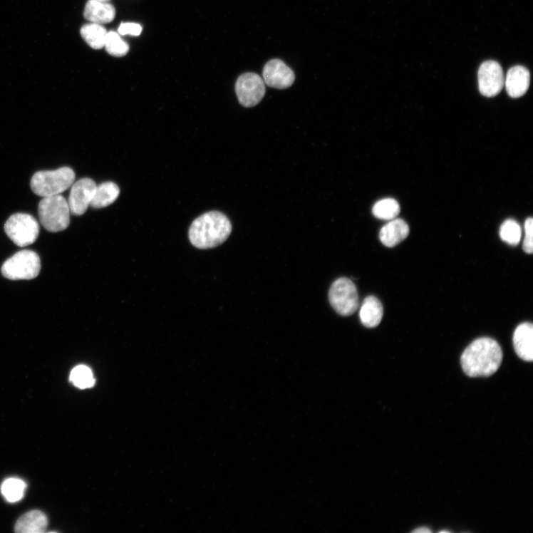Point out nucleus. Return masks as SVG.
I'll list each match as a JSON object with an SVG mask.
<instances>
[{"label": "nucleus", "instance_id": "5", "mask_svg": "<svg viewBox=\"0 0 533 533\" xmlns=\"http://www.w3.org/2000/svg\"><path fill=\"white\" fill-rule=\"evenodd\" d=\"M41 270L40 257L29 250L16 253L2 266L3 275L11 280L33 279L39 275Z\"/></svg>", "mask_w": 533, "mask_h": 533}, {"label": "nucleus", "instance_id": "14", "mask_svg": "<svg viewBox=\"0 0 533 533\" xmlns=\"http://www.w3.org/2000/svg\"><path fill=\"white\" fill-rule=\"evenodd\" d=\"M410 234L408 224L401 219H394L380 231L379 239L388 247H393L404 241Z\"/></svg>", "mask_w": 533, "mask_h": 533}, {"label": "nucleus", "instance_id": "23", "mask_svg": "<svg viewBox=\"0 0 533 533\" xmlns=\"http://www.w3.org/2000/svg\"><path fill=\"white\" fill-rule=\"evenodd\" d=\"M500 234L504 242L517 246L521 241L522 228L517 221L507 219L502 224Z\"/></svg>", "mask_w": 533, "mask_h": 533}, {"label": "nucleus", "instance_id": "22", "mask_svg": "<svg viewBox=\"0 0 533 533\" xmlns=\"http://www.w3.org/2000/svg\"><path fill=\"white\" fill-rule=\"evenodd\" d=\"M70 381L80 389L90 388L95 384L93 373L86 366H78L74 368L71 372Z\"/></svg>", "mask_w": 533, "mask_h": 533}, {"label": "nucleus", "instance_id": "6", "mask_svg": "<svg viewBox=\"0 0 533 533\" xmlns=\"http://www.w3.org/2000/svg\"><path fill=\"white\" fill-rule=\"evenodd\" d=\"M329 301L335 311L342 316L353 315L358 308V294L355 284L348 278L336 279L329 291Z\"/></svg>", "mask_w": 533, "mask_h": 533}, {"label": "nucleus", "instance_id": "2", "mask_svg": "<svg viewBox=\"0 0 533 533\" xmlns=\"http://www.w3.org/2000/svg\"><path fill=\"white\" fill-rule=\"evenodd\" d=\"M232 225L221 212H207L196 219L189 230V239L200 249H213L230 237Z\"/></svg>", "mask_w": 533, "mask_h": 533}, {"label": "nucleus", "instance_id": "27", "mask_svg": "<svg viewBox=\"0 0 533 533\" xmlns=\"http://www.w3.org/2000/svg\"><path fill=\"white\" fill-rule=\"evenodd\" d=\"M413 532H416V533H430V532H431V530L430 529L427 528V527H421V528H418V529H416L413 530Z\"/></svg>", "mask_w": 533, "mask_h": 533}, {"label": "nucleus", "instance_id": "26", "mask_svg": "<svg viewBox=\"0 0 533 533\" xmlns=\"http://www.w3.org/2000/svg\"><path fill=\"white\" fill-rule=\"evenodd\" d=\"M143 28L140 24L133 23L122 24L118 29L120 35H133L139 36L142 33Z\"/></svg>", "mask_w": 533, "mask_h": 533}, {"label": "nucleus", "instance_id": "20", "mask_svg": "<svg viewBox=\"0 0 533 533\" xmlns=\"http://www.w3.org/2000/svg\"><path fill=\"white\" fill-rule=\"evenodd\" d=\"M401 211L398 202L391 198L384 199L377 202L373 207L375 217L383 220L395 219Z\"/></svg>", "mask_w": 533, "mask_h": 533}, {"label": "nucleus", "instance_id": "25", "mask_svg": "<svg viewBox=\"0 0 533 533\" xmlns=\"http://www.w3.org/2000/svg\"><path fill=\"white\" fill-rule=\"evenodd\" d=\"M525 237L523 244V250L526 254H532L533 252V219L528 218L524 223Z\"/></svg>", "mask_w": 533, "mask_h": 533}, {"label": "nucleus", "instance_id": "29", "mask_svg": "<svg viewBox=\"0 0 533 533\" xmlns=\"http://www.w3.org/2000/svg\"><path fill=\"white\" fill-rule=\"evenodd\" d=\"M441 532H449L445 530V531H442Z\"/></svg>", "mask_w": 533, "mask_h": 533}, {"label": "nucleus", "instance_id": "7", "mask_svg": "<svg viewBox=\"0 0 533 533\" xmlns=\"http://www.w3.org/2000/svg\"><path fill=\"white\" fill-rule=\"evenodd\" d=\"M5 231L17 246L26 247L37 239L40 226L31 215L19 213L12 215L8 219L5 224Z\"/></svg>", "mask_w": 533, "mask_h": 533}, {"label": "nucleus", "instance_id": "3", "mask_svg": "<svg viewBox=\"0 0 533 533\" xmlns=\"http://www.w3.org/2000/svg\"><path fill=\"white\" fill-rule=\"evenodd\" d=\"M74 180L73 170L63 167L36 172L31 178V187L36 195L47 197L61 195L73 184Z\"/></svg>", "mask_w": 533, "mask_h": 533}, {"label": "nucleus", "instance_id": "1", "mask_svg": "<svg viewBox=\"0 0 533 533\" xmlns=\"http://www.w3.org/2000/svg\"><path fill=\"white\" fill-rule=\"evenodd\" d=\"M503 360V352L496 340L483 337L475 340L461 357L464 372L470 377H488L497 373Z\"/></svg>", "mask_w": 533, "mask_h": 533}, {"label": "nucleus", "instance_id": "18", "mask_svg": "<svg viewBox=\"0 0 533 533\" xmlns=\"http://www.w3.org/2000/svg\"><path fill=\"white\" fill-rule=\"evenodd\" d=\"M120 194L118 185L107 182L97 186L90 206L93 208H103L115 202Z\"/></svg>", "mask_w": 533, "mask_h": 533}, {"label": "nucleus", "instance_id": "12", "mask_svg": "<svg viewBox=\"0 0 533 533\" xmlns=\"http://www.w3.org/2000/svg\"><path fill=\"white\" fill-rule=\"evenodd\" d=\"M530 83L529 71L524 66L511 68L504 80L507 92L512 98H519L527 93Z\"/></svg>", "mask_w": 533, "mask_h": 533}, {"label": "nucleus", "instance_id": "13", "mask_svg": "<svg viewBox=\"0 0 533 533\" xmlns=\"http://www.w3.org/2000/svg\"><path fill=\"white\" fill-rule=\"evenodd\" d=\"M514 349L518 356L531 363L533 360V326L532 323L521 324L514 332Z\"/></svg>", "mask_w": 533, "mask_h": 533}, {"label": "nucleus", "instance_id": "21", "mask_svg": "<svg viewBox=\"0 0 533 533\" xmlns=\"http://www.w3.org/2000/svg\"><path fill=\"white\" fill-rule=\"evenodd\" d=\"M26 488V484L23 480L11 478L4 482L1 492L9 502L15 503L24 498Z\"/></svg>", "mask_w": 533, "mask_h": 533}, {"label": "nucleus", "instance_id": "24", "mask_svg": "<svg viewBox=\"0 0 533 533\" xmlns=\"http://www.w3.org/2000/svg\"><path fill=\"white\" fill-rule=\"evenodd\" d=\"M106 51L113 56L122 57L129 51V46L121 39L119 33L109 31L106 36L105 43Z\"/></svg>", "mask_w": 533, "mask_h": 533}, {"label": "nucleus", "instance_id": "19", "mask_svg": "<svg viewBox=\"0 0 533 533\" xmlns=\"http://www.w3.org/2000/svg\"><path fill=\"white\" fill-rule=\"evenodd\" d=\"M83 40L92 48L100 50L105 47L107 30L100 24H89L83 26L81 30Z\"/></svg>", "mask_w": 533, "mask_h": 533}, {"label": "nucleus", "instance_id": "9", "mask_svg": "<svg viewBox=\"0 0 533 533\" xmlns=\"http://www.w3.org/2000/svg\"><path fill=\"white\" fill-rule=\"evenodd\" d=\"M478 79L480 90L487 98L496 97L504 86L503 69L499 63L493 61L481 65Z\"/></svg>", "mask_w": 533, "mask_h": 533}, {"label": "nucleus", "instance_id": "15", "mask_svg": "<svg viewBox=\"0 0 533 533\" xmlns=\"http://www.w3.org/2000/svg\"><path fill=\"white\" fill-rule=\"evenodd\" d=\"M115 16V9L111 4L100 0H88L84 10L85 18L92 24H109Z\"/></svg>", "mask_w": 533, "mask_h": 533}, {"label": "nucleus", "instance_id": "16", "mask_svg": "<svg viewBox=\"0 0 533 533\" xmlns=\"http://www.w3.org/2000/svg\"><path fill=\"white\" fill-rule=\"evenodd\" d=\"M383 314L384 309L382 302L376 297L370 296L364 300L360 309L359 317L364 326L373 328L382 321Z\"/></svg>", "mask_w": 533, "mask_h": 533}, {"label": "nucleus", "instance_id": "28", "mask_svg": "<svg viewBox=\"0 0 533 533\" xmlns=\"http://www.w3.org/2000/svg\"><path fill=\"white\" fill-rule=\"evenodd\" d=\"M100 1H103V2H108V1H109V0H100Z\"/></svg>", "mask_w": 533, "mask_h": 533}, {"label": "nucleus", "instance_id": "8", "mask_svg": "<svg viewBox=\"0 0 533 533\" xmlns=\"http://www.w3.org/2000/svg\"><path fill=\"white\" fill-rule=\"evenodd\" d=\"M265 92V83L257 73H243L237 81L236 93L238 100L246 108L258 105L264 97Z\"/></svg>", "mask_w": 533, "mask_h": 533}, {"label": "nucleus", "instance_id": "11", "mask_svg": "<svg viewBox=\"0 0 533 533\" xmlns=\"http://www.w3.org/2000/svg\"><path fill=\"white\" fill-rule=\"evenodd\" d=\"M263 81L271 88L285 89L291 87L295 81L292 69L278 59L270 61L263 69Z\"/></svg>", "mask_w": 533, "mask_h": 533}, {"label": "nucleus", "instance_id": "17", "mask_svg": "<svg viewBox=\"0 0 533 533\" xmlns=\"http://www.w3.org/2000/svg\"><path fill=\"white\" fill-rule=\"evenodd\" d=\"M48 519L40 510H32L25 514L15 525L19 533H43L46 531Z\"/></svg>", "mask_w": 533, "mask_h": 533}, {"label": "nucleus", "instance_id": "10", "mask_svg": "<svg viewBox=\"0 0 533 533\" xmlns=\"http://www.w3.org/2000/svg\"><path fill=\"white\" fill-rule=\"evenodd\" d=\"M97 186L96 183L89 178L81 179L71 185L68 201L71 214L81 216L86 212Z\"/></svg>", "mask_w": 533, "mask_h": 533}, {"label": "nucleus", "instance_id": "4", "mask_svg": "<svg viewBox=\"0 0 533 533\" xmlns=\"http://www.w3.org/2000/svg\"><path fill=\"white\" fill-rule=\"evenodd\" d=\"M38 212L42 224L50 232H63L70 224L69 205L61 195L43 197Z\"/></svg>", "mask_w": 533, "mask_h": 533}]
</instances>
